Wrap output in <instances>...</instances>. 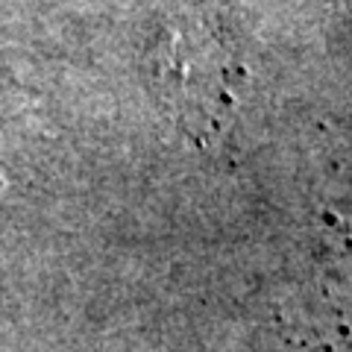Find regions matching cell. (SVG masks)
I'll list each match as a JSON object with an SVG mask.
<instances>
[{"instance_id":"cell-1","label":"cell","mask_w":352,"mask_h":352,"mask_svg":"<svg viewBox=\"0 0 352 352\" xmlns=\"http://www.w3.org/2000/svg\"><path fill=\"white\" fill-rule=\"evenodd\" d=\"M314 288L320 294V302L308 305L314 320L352 335V256H340L338 250L323 256L314 270Z\"/></svg>"}]
</instances>
